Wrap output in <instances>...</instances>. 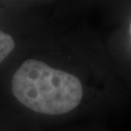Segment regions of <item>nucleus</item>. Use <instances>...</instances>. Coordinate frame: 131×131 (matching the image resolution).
<instances>
[{
    "mask_svg": "<svg viewBox=\"0 0 131 131\" xmlns=\"http://www.w3.org/2000/svg\"><path fill=\"white\" fill-rule=\"evenodd\" d=\"M12 90L25 107L46 115L70 112L83 97V86L76 76L31 58L16 71Z\"/></svg>",
    "mask_w": 131,
    "mask_h": 131,
    "instance_id": "1",
    "label": "nucleus"
},
{
    "mask_svg": "<svg viewBox=\"0 0 131 131\" xmlns=\"http://www.w3.org/2000/svg\"><path fill=\"white\" fill-rule=\"evenodd\" d=\"M129 31H130V37H131V23H130V28H129Z\"/></svg>",
    "mask_w": 131,
    "mask_h": 131,
    "instance_id": "3",
    "label": "nucleus"
},
{
    "mask_svg": "<svg viewBox=\"0 0 131 131\" xmlns=\"http://www.w3.org/2000/svg\"><path fill=\"white\" fill-rule=\"evenodd\" d=\"M15 48L14 39L0 30V63L9 56Z\"/></svg>",
    "mask_w": 131,
    "mask_h": 131,
    "instance_id": "2",
    "label": "nucleus"
}]
</instances>
